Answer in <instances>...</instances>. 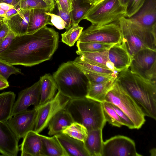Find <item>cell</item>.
I'll return each instance as SVG.
<instances>
[{"label":"cell","mask_w":156,"mask_h":156,"mask_svg":"<svg viewBox=\"0 0 156 156\" xmlns=\"http://www.w3.org/2000/svg\"><path fill=\"white\" fill-rule=\"evenodd\" d=\"M50 11L46 9L36 8L30 10L29 22L27 34L34 33L47 25L52 26L50 16L46 12Z\"/></svg>","instance_id":"44dd1931"},{"label":"cell","mask_w":156,"mask_h":156,"mask_svg":"<svg viewBox=\"0 0 156 156\" xmlns=\"http://www.w3.org/2000/svg\"><path fill=\"white\" fill-rule=\"evenodd\" d=\"M132 27L139 39L147 48L156 50V28L150 29L143 27L130 20Z\"/></svg>","instance_id":"4316f807"},{"label":"cell","mask_w":156,"mask_h":156,"mask_svg":"<svg viewBox=\"0 0 156 156\" xmlns=\"http://www.w3.org/2000/svg\"><path fill=\"white\" fill-rule=\"evenodd\" d=\"M105 101L114 105L125 113L133 122L135 129H139L144 124L145 116L141 110L116 79L108 93Z\"/></svg>","instance_id":"5b68a950"},{"label":"cell","mask_w":156,"mask_h":156,"mask_svg":"<svg viewBox=\"0 0 156 156\" xmlns=\"http://www.w3.org/2000/svg\"><path fill=\"white\" fill-rule=\"evenodd\" d=\"M4 23L3 22L0 20V29L3 24Z\"/></svg>","instance_id":"db71d44e"},{"label":"cell","mask_w":156,"mask_h":156,"mask_svg":"<svg viewBox=\"0 0 156 156\" xmlns=\"http://www.w3.org/2000/svg\"><path fill=\"white\" fill-rule=\"evenodd\" d=\"M16 35L10 30L7 36L0 41V54L10 46Z\"/></svg>","instance_id":"60d3db41"},{"label":"cell","mask_w":156,"mask_h":156,"mask_svg":"<svg viewBox=\"0 0 156 156\" xmlns=\"http://www.w3.org/2000/svg\"><path fill=\"white\" fill-rule=\"evenodd\" d=\"M55 135L68 156H90L83 141L62 133Z\"/></svg>","instance_id":"d6986e66"},{"label":"cell","mask_w":156,"mask_h":156,"mask_svg":"<svg viewBox=\"0 0 156 156\" xmlns=\"http://www.w3.org/2000/svg\"><path fill=\"white\" fill-rule=\"evenodd\" d=\"M21 10L20 8H12L7 11L5 16L3 19H9L18 13Z\"/></svg>","instance_id":"ee69618b"},{"label":"cell","mask_w":156,"mask_h":156,"mask_svg":"<svg viewBox=\"0 0 156 156\" xmlns=\"http://www.w3.org/2000/svg\"><path fill=\"white\" fill-rule=\"evenodd\" d=\"M146 0H128L126 7L125 17L130 18L142 6Z\"/></svg>","instance_id":"8d00e7d4"},{"label":"cell","mask_w":156,"mask_h":156,"mask_svg":"<svg viewBox=\"0 0 156 156\" xmlns=\"http://www.w3.org/2000/svg\"><path fill=\"white\" fill-rule=\"evenodd\" d=\"M40 136L44 156H68L55 135Z\"/></svg>","instance_id":"484cf974"},{"label":"cell","mask_w":156,"mask_h":156,"mask_svg":"<svg viewBox=\"0 0 156 156\" xmlns=\"http://www.w3.org/2000/svg\"><path fill=\"white\" fill-rule=\"evenodd\" d=\"M73 0H57L56 4L63 11L68 13L70 12L73 10Z\"/></svg>","instance_id":"7bdbcfd3"},{"label":"cell","mask_w":156,"mask_h":156,"mask_svg":"<svg viewBox=\"0 0 156 156\" xmlns=\"http://www.w3.org/2000/svg\"><path fill=\"white\" fill-rule=\"evenodd\" d=\"M19 140L6 122H0V153L2 155L16 156Z\"/></svg>","instance_id":"5bb4252c"},{"label":"cell","mask_w":156,"mask_h":156,"mask_svg":"<svg viewBox=\"0 0 156 156\" xmlns=\"http://www.w3.org/2000/svg\"><path fill=\"white\" fill-rule=\"evenodd\" d=\"M40 88L39 80L31 86L21 90L13 106L11 117L27 110L30 105L37 107L40 99Z\"/></svg>","instance_id":"7c38bea8"},{"label":"cell","mask_w":156,"mask_h":156,"mask_svg":"<svg viewBox=\"0 0 156 156\" xmlns=\"http://www.w3.org/2000/svg\"><path fill=\"white\" fill-rule=\"evenodd\" d=\"M150 153L151 156H156V149L155 148H153L151 149L150 151Z\"/></svg>","instance_id":"816d5d0a"},{"label":"cell","mask_w":156,"mask_h":156,"mask_svg":"<svg viewBox=\"0 0 156 156\" xmlns=\"http://www.w3.org/2000/svg\"><path fill=\"white\" fill-rule=\"evenodd\" d=\"M110 104L111 106L115 111L120 118L123 126H126L131 129H135L133 122L125 113L117 106L111 103Z\"/></svg>","instance_id":"f35d334b"},{"label":"cell","mask_w":156,"mask_h":156,"mask_svg":"<svg viewBox=\"0 0 156 156\" xmlns=\"http://www.w3.org/2000/svg\"><path fill=\"white\" fill-rule=\"evenodd\" d=\"M103 0H82L84 3H87L91 5H94Z\"/></svg>","instance_id":"681fc988"},{"label":"cell","mask_w":156,"mask_h":156,"mask_svg":"<svg viewBox=\"0 0 156 156\" xmlns=\"http://www.w3.org/2000/svg\"><path fill=\"white\" fill-rule=\"evenodd\" d=\"M47 3L50 5L53 9L55 8L56 3L55 2V0H43Z\"/></svg>","instance_id":"f907efd6"},{"label":"cell","mask_w":156,"mask_h":156,"mask_svg":"<svg viewBox=\"0 0 156 156\" xmlns=\"http://www.w3.org/2000/svg\"><path fill=\"white\" fill-rule=\"evenodd\" d=\"M116 80L134 100L145 116L156 120V81L144 79L129 69L119 73Z\"/></svg>","instance_id":"7a4b0ae2"},{"label":"cell","mask_w":156,"mask_h":156,"mask_svg":"<svg viewBox=\"0 0 156 156\" xmlns=\"http://www.w3.org/2000/svg\"><path fill=\"white\" fill-rule=\"evenodd\" d=\"M20 69L16 68L0 59V74L8 80L11 75L22 74Z\"/></svg>","instance_id":"d590c367"},{"label":"cell","mask_w":156,"mask_h":156,"mask_svg":"<svg viewBox=\"0 0 156 156\" xmlns=\"http://www.w3.org/2000/svg\"><path fill=\"white\" fill-rule=\"evenodd\" d=\"M129 69L144 79L156 81V51L146 48L139 51L132 57Z\"/></svg>","instance_id":"ba28073f"},{"label":"cell","mask_w":156,"mask_h":156,"mask_svg":"<svg viewBox=\"0 0 156 156\" xmlns=\"http://www.w3.org/2000/svg\"><path fill=\"white\" fill-rule=\"evenodd\" d=\"M102 129L89 131L84 142L85 147L90 156H101L103 141Z\"/></svg>","instance_id":"cb8c5ba5"},{"label":"cell","mask_w":156,"mask_h":156,"mask_svg":"<svg viewBox=\"0 0 156 156\" xmlns=\"http://www.w3.org/2000/svg\"><path fill=\"white\" fill-rule=\"evenodd\" d=\"M73 64L81 69L86 70L93 73L112 77L115 79L119 73L114 72L109 69L81 60L79 56L73 61Z\"/></svg>","instance_id":"f1b7e54d"},{"label":"cell","mask_w":156,"mask_h":156,"mask_svg":"<svg viewBox=\"0 0 156 156\" xmlns=\"http://www.w3.org/2000/svg\"><path fill=\"white\" fill-rule=\"evenodd\" d=\"M74 122L70 114L66 108L58 111L51 118L48 126L50 136L62 133L63 129Z\"/></svg>","instance_id":"ffe728a7"},{"label":"cell","mask_w":156,"mask_h":156,"mask_svg":"<svg viewBox=\"0 0 156 156\" xmlns=\"http://www.w3.org/2000/svg\"><path fill=\"white\" fill-rule=\"evenodd\" d=\"M125 14L126 8L119 0H103L91 5L83 20L92 25H103L118 22Z\"/></svg>","instance_id":"8992f818"},{"label":"cell","mask_w":156,"mask_h":156,"mask_svg":"<svg viewBox=\"0 0 156 156\" xmlns=\"http://www.w3.org/2000/svg\"><path fill=\"white\" fill-rule=\"evenodd\" d=\"M40 96L38 106H41L52 99L55 96L57 87L53 76L45 74L40 77Z\"/></svg>","instance_id":"603a6c76"},{"label":"cell","mask_w":156,"mask_h":156,"mask_svg":"<svg viewBox=\"0 0 156 156\" xmlns=\"http://www.w3.org/2000/svg\"><path fill=\"white\" fill-rule=\"evenodd\" d=\"M122 5L124 6L125 8L128 0H119Z\"/></svg>","instance_id":"f5cc1de1"},{"label":"cell","mask_w":156,"mask_h":156,"mask_svg":"<svg viewBox=\"0 0 156 156\" xmlns=\"http://www.w3.org/2000/svg\"><path fill=\"white\" fill-rule=\"evenodd\" d=\"M59 34L44 26L35 32L16 36L0 59L12 65L31 67L51 59L57 49Z\"/></svg>","instance_id":"6da1fadb"},{"label":"cell","mask_w":156,"mask_h":156,"mask_svg":"<svg viewBox=\"0 0 156 156\" xmlns=\"http://www.w3.org/2000/svg\"><path fill=\"white\" fill-rule=\"evenodd\" d=\"M83 28L78 24H73L69 28L61 34L62 42L70 47L73 46L78 41Z\"/></svg>","instance_id":"1f68e13d"},{"label":"cell","mask_w":156,"mask_h":156,"mask_svg":"<svg viewBox=\"0 0 156 156\" xmlns=\"http://www.w3.org/2000/svg\"><path fill=\"white\" fill-rule=\"evenodd\" d=\"M115 44L96 42H81L77 41L76 46L78 50L80 51L94 52L108 50Z\"/></svg>","instance_id":"d6a6232c"},{"label":"cell","mask_w":156,"mask_h":156,"mask_svg":"<svg viewBox=\"0 0 156 156\" xmlns=\"http://www.w3.org/2000/svg\"><path fill=\"white\" fill-rule=\"evenodd\" d=\"M58 7V6H57ZM58 15L66 23V30L69 28L72 25L73 23L71 12H67L58 7Z\"/></svg>","instance_id":"b9f144b4"},{"label":"cell","mask_w":156,"mask_h":156,"mask_svg":"<svg viewBox=\"0 0 156 156\" xmlns=\"http://www.w3.org/2000/svg\"><path fill=\"white\" fill-rule=\"evenodd\" d=\"M9 30L6 25L4 23L0 29V41L7 36Z\"/></svg>","instance_id":"f6af8a7d"},{"label":"cell","mask_w":156,"mask_h":156,"mask_svg":"<svg viewBox=\"0 0 156 156\" xmlns=\"http://www.w3.org/2000/svg\"><path fill=\"white\" fill-rule=\"evenodd\" d=\"M55 3H56V2H57V0H55Z\"/></svg>","instance_id":"11a10c76"},{"label":"cell","mask_w":156,"mask_h":156,"mask_svg":"<svg viewBox=\"0 0 156 156\" xmlns=\"http://www.w3.org/2000/svg\"><path fill=\"white\" fill-rule=\"evenodd\" d=\"M91 6L82 0H73V10L70 12L73 24H78Z\"/></svg>","instance_id":"4dcf8cb0"},{"label":"cell","mask_w":156,"mask_h":156,"mask_svg":"<svg viewBox=\"0 0 156 156\" xmlns=\"http://www.w3.org/2000/svg\"><path fill=\"white\" fill-rule=\"evenodd\" d=\"M66 108L74 121L84 125L88 131L103 129L105 125L100 102L86 97L70 99Z\"/></svg>","instance_id":"277c9868"},{"label":"cell","mask_w":156,"mask_h":156,"mask_svg":"<svg viewBox=\"0 0 156 156\" xmlns=\"http://www.w3.org/2000/svg\"><path fill=\"white\" fill-rule=\"evenodd\" d=\"M52 76L58 91L63 95L70 99L86 97L89 80L73 61L62 63Z\"/></svg>","instance_id":"3957f363"},{"label":"cell","mask_w":156,"mask_h":156,"mask_svg":"<svg viewBox=\"0 0 156 156\" xmlns=\"http://www.w3.org/2000/svg\"><path fill=\"white\" fill-rule=\"evenodd\" d=\"M20 2L21 0H0V3H7L12 5L15 8H20Z\"/></svg>","instance_id":"bcb514c9"},{"label":"cell","mask_w":156,"mask_h":156,"mask_svg":"<svg viewBox=\"0 0 156 156\" xmlns=\"http://www.w3.org/2000/svg\"><path fill=\"white\" fill-rule=\"evenodd\" d=\"M115 80L100 83L89 81L86 97L101 103L105 101V97L112 87Z\"/></svg>","instance_id":"d4e9b609"},{"label":"cell","mask_w":156,"mask_h":156,"mask_svg":"<svg viewBox=\"0 0 156 156\" xmlns=\"http://www.w3.org/2000/svg\"><path fill=\"white\" fill-rule=\"evenodd\" d=\"M16 95L12 91L0 94V122H7L11 117Z\"/></svg>","instance_id":"83f0119b"},{"label":"cell","mask_w":156,"mask_h":156,"mask_svg":"<svg viewBox=\"0 0 156 156\" xmlns=\"http://www.w3.org/2000/svg\"><path fill=\"white\" fill-rule=\"evenodd\" d=\"M101 103L103 114L106 122L113 126L118 127L123 126L121 119L111 106L110 103L105 101Z\"/></svg>","instance_id":"836d02e7"},{"label":"cell","mask_w":156,"mask_h":156,"mask_svg":"<svg viewBox=\"0 0 156 156\" xmlns=\"http://www.w3.org/2000/svg\"><path fill=\"white\" fill-rule=\"evenodd\" d=\"M128 18L143 27L156 28V0H146L138 12Z\"/></svg>","instance_id":"9a60e30c"},{"label":"cell","mask_w":156,"mask_h":156,"mask_svg":"<svg viewBox=\"0 0 156 156\" xmlns=\"http://www.w3.org/2000/svg\"><path fill=\"white\" fill-rule=\"evenodd\" d=\"M21 9L28 10L36 8L45 9L50 12L54 9L43 0H21Z\"/></svg>","instance_id":"e575fe53"},{"label":"cell","mask_w":156,"mask_h":156,"mask_svg":"<svg viewBox=\"0 0 156 156\" xmlns=\"http://www.w3.org/2000/svg\"><path fill=\"white\" fill-rule=\"evenodd\" d=\"M46 13L50 16L51 18V22L52 25L59 30L65 29L66 23L65 21L58 15L47 12Z\"/></svg>","instance_id":"ab89813d"},{"label":"cell","mask_w":156,"mask_h":156,"mask_svg":"<svg viewBox=\"0 0 156 156\" xmlns=\"http://www.w3.org/2000/svg\"><path fill=\"white\" fill-rule=\"evenodd\" d=\"M14 7L9 4L5 3H0V9L7 11Z\"/></svg>","instance_id":"c3c4849f"},{"label":"cell","mask_w":156,"mask_h":156,"mask_svg":"<svg viewBox=\"0 0 156 156\" xmlns=\"http://www.w3.org/2000/svg\"><path fill=\"white\" fill-rule=\"evenodd\" d=\"M70 99L58 91L51 101L36 107L37 115L34 130L41 132L48 126L51 119L58 111L66 108Z\"/></svg>","instance_id":"9c48e42d"},{"label":"cell","mask_w":156,"mask_h":156,"mask_svg":"<svg viewBox=\"0 0 156 156\" xmlns=\"http://www.w3.org/2000/svg\"><path fill=\"white\" fill-rule=\"evenodd\" d=\"M108 52V49L94 52H83L78 50L76 53L83 61L104 67L114 72H117L113 64L109 60Z\"/></svg>","instance_id":"7402d4cb"},{"label":"cell","mask_w":156,"mask_h":156,"mask_svg":"<svg viewBox=\"0 0 156 156\" xmlns=\"http://www.w3.org/2000/svg\"><path fill=\"white\" fill-rule=\"evenodd\" d=\"M20 147L22 156H44L40 134L34 130L25 135Z\"/></svg>","instance_id":"e0dca14e"},{"label":"cell","mask_w":156,"mask_h":156,"mask_svg":"<svg viewBox=\"0 0 156 156\" xmlns=\"http://www.w3.org/2000/svg\"><path fill=\"white\" fill-rule=\"evenodd\" d=\"M122 35L117 22L103 25H92L82 31L78 41L105 43H121Z\"/></svg>","instance_id":"52a82bcc"},{"label":"cell","mask_w":156,"mask_h":156,"mask_svg":"<svg viewBox=\"0 0 156 156\" xmlns=\"http://www.w3.org/2000/svg\"><path fill=\"white\" fill-rule=\"evenodd\" d=\"M88 132L87 128L84 125L74 122L64 128L62 133L84 142L87 137Z\"/></svg>","instance_id":"f546056e"},{"label":"cell","mask_w":156,"mask_h":156,"mask_svg":"<svg viewBox=\"0 0 156 156\" xmlns=\"http://www.w3.org/2000/svg\"><path fill=\"white\" fill-rule=\"evenodd\" d=\"M118 23L122 32V41L125 43L127 49L132 59L133 56L137 52L147 48L135 34L129 18L123 17L119 20Z\"/></svg>","instance_id":"4fadbf2b"},{"label":"cell","mask_w":156,"mask_h":156,"mask_svg":"<svg viewBox=\"0 0 156 156\" xmlns=\"http://www.w3.org/2000/svg\"><path fill=\"white\" fill-rule=\"evenodd\" d=\"M87 77L89 81L95 83H100L116 79L109 76L93 73L86 70L81 69Z\"/></svg>","instance_id":"74e56055"},{"label":"cell","mask_w":156,"mask_h":156,"mask_svg":"<svg viewBox=\"0 0 156 156\" xmlns=\"http://www.w3.org/2000/svg\"><path fill=\"white\" fill-rule=\"evenodd\" d=\"M37 115V109L34 107L10 117L6 122L18 138H23L29 131L34 130Z\"/></svg>","instance_id":"8fae6325"},{"label":"cell","mask_w":156,"mask_h":156,"mask_svg":"<svg viewBox=\"0 0 156 156\" xmlns=\"http://www.w3.org/2000/svg\"><path fill=\"white\" fill-rule=\"evenodd\" d=\"M30 10L21 9L9 19H3L2 21L16 36L27 34L29 22Z\"/></svg>","instance_id":"ac0fdd59"},{"label":"cell","mask_w":156,"mask_h":156,"mask_svg":"<svg viewBox=\"0 0 156 156\" xmlns=\"http://www.w3.org/2000/svg\"><path fill=\"white\" fill-rule=\"evenodd\" d=\"M9 86L7 80L0 74V90L7 88Z\"/></svg>","instance_id":"7dc6e473"},{"label":"cell","mask_w":156,"mask_h":156,"mask_svg":"<svg viewBox=\"0 0 156 156\" xmlns=\"http://www.w3.org/2000/svg\"><path fill=\"white\" fill-rule=\"evenodd\" d=\"M108 57L118 73L129 69L132 60L125 43L122 41L121 43L116 44L108 49Z\"/></svg>","instance_id":"2e32d148"},{"label":"cell","mask_w":156,"mask_h":156,"mask_svg":"<svg viewBox=\"0 0 156 156\" xmlns=\"http://www.w3.org/2000/svg\"><path fill=\"white\" fill-rule=\"evenodd\" d=\"M134 141L122 135H117L103 142L101 156H140Z\"/></svg>","instance_id":"30bf717a"}]
</instances>
